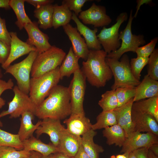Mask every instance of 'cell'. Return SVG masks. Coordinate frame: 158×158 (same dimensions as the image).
<instances>
[{
  "label": "cell",
  "instance_id": "50",
  "mask_svg": "<svg viewBox=\"0 0 158 158\" xmlns=\"http://www.w3.org/2000/svg\"><path fill=\"white\" fill-rule=\"evenodd\" d=\"M53 154L55 158H75L74 157H70L59 152H56Z\"/></svg>",
  "mask_w": 158,
  "mask_h": 158
},
{
  "label": "cell",
  "instance_id": "33",
  "mask_svg": "<svg viewBox=\"0 0 158 158\" xmlns=\"http://www.w3.org/2000/svg\"><path fill=\"white\" fill-rule=\"evenodd\" d=\"M10 146L18 150L23 149L22 142L18 134H13L0 128V147Z\"/></svg>",
  "mask_w": 158,
  "mask_h": 158
},
{
  "label": "cell",
  "instance_id": "15",
  "mask_svg": "<svg viewBox=\"0 0 158 158\" xmlns=\"http://www.w3.org/2000/svg\"><path fill=\"white\" fill-rule=\"evenodd\" d=\"M131 117L135 131L150 133L158 136V122L153 116L132 109Z\"/></svg>",
  "mask_w": 158,
  "mask_h": 158
},
{
  "label": "cell",
  "instance_id": "5",
  "mask_svg": "<svg viewBox=\"0 0 158 158\" xmlns=\"http://www.w3.org/2000/svg\"><path fill=\"white\" fill-rule=\"evenodd\" d=\"M105 60L114 78L111 89L115 90L119 87H136L140 83V81L136 79L132 74L130 60L127 54L123 55L120 61L107 57Z\"/></svg>",
  "mask_w": 158,
  "mask_h": 158
},
{
  "label": "cell",
  "instance_id": "22",
  "mask_svg": "<svg viewBox=\"0 0 158 158\" xmlns=\"http://www.w3.org/2000/svg\"><path fill=\"white\" fill-rule=\"evenodd\" d=\"M71 19L75 23L76 28L79 32L84 37L89 49L95 50L101 49L102 46L96 35L98 29L95 28L92 30L89 28L80 21L73 12L72 13Z\"/></svg>",
  "mask_w": 158,
  "mask_h": 158
},
{
  "label": "cell",
  "instance_id": "16",
  "mask_svg": "<svg viewBox=\"0 0 158 158\" xmlns=\"http://www.w3.org/2000/svg\"><path fill=\"white\" fill-rule=\"evenodd\" d=\"M64 128L60 120L46 118L42 119L35 133L37 138L42 134H47L49 136L51 143L57 147L59 144L61 133Z\"/></svg>",
  "mask_w": 158,
  "mask_h": 158
},
{
  "label": "cell",
  "instance_id": "31",
  "mask_svg": "<svg viewBox=\"0 0 158 158\" xmlns=\"http://www.w3.org/2000/svg\"><path fill=\"white\" fill-rule=\"evenodd\" d=\"M25 0H9L10 7L13 10L17 18L15 23L20 30L24 28L26 24L32 22L25 12Z\"/></svg>",
  "mask_w": 158,
  "mask_h": 158
},
{
  "label": "cell",
  "instance_id": "40",
  "mask_svg": "<svg viewBox=\"0 0 158 158\" xmlns=\"http://www.w3.org/2000/svg\"><path fill=\"white\" fill-rule=\"evenodd\" d=\"M88 0H64L62 4L66 5L71 11H72L77 16L82 11V8Z\"/></svg>",
  "mask_w": 158,
  "mask_h": 158
},
{
  "label": "cell",
  "instance_id": "49",
  "mask_svg": "<svg viewBox=\"0 0 158 158\" xmlns=\"http://www.w3.org/2000/svg\"><path fill=\"white\" fill-rule=\"evenodd\" d=\"M150 150L157 156H158V143L152 145L149 148Z\"/></svg>",
  "mask_w": 158,
  "mask_h": 158
},
{
  "label": "cell",
  "instance_id": "38",
  "mask_svg": "<svg viewBox=\"0 0 158 158\" xmlns=\"http://www.w3.org/2000/svg\"><path fill=\"white\" fill-rule=\"evenodd\" d=\"M147 75L152 79L158 80V49H154L149 58Z\"/></svg>",
  "mask_w": 158,
  "mask_h": 158
},
{
  "label": "cell",
  "instance_id": "46",
  "mask_svg": "<svg viewBox=\"0 0 158 158\" xmlns=\"http://www.w3.org/2000/svg\"><path fill=\"white\" fill-rule=\"evenodd\" d=\"M151 0H138L137 1V4L136 8V11L133 18H136L138 11L139 10L141 6L144 4H149L152 2Z\"/></svg>",
  "mask_w": 158,
  "mask_h": 158
},
{
  "label": "cell",
  "instance_id": "24",
  "mask_svg": "<svg viewBox=\"0 0 158 158\" xmlns=\"http://www.w3.org/2000/svg\"><path fill=\"white\" fill-rule=\"evenodd\" d=\"M24 150L34 151L42 155L47 156L51 154L59 152L58 148L52 143L46 144L33 136L22 141Z\"/></svg>",
  "mask_w": 158,
  "mask_h": 158
},
{
  "label": "cell",
  "instance_id": "14",
  "mask_svg": "<svg viewBox=\"0 0 158 158\" xmlns=\"http://www.w3.org/2000/svg\"><path fill=\"white\" fill-rule=\"evenodd\" d=\"M10 34L11 37L10 54L6 61L1 65L2 67L5 70L17 59L31 51H37L35 47L21 40L16 32H11Z\"/></svg>",
  "mask_w": 158,
  "mask_h": 158
},
{
  "label": "cell",
  "instance_id": "48",
  "mask_svg": "<svg viewBox=\"0 0 158 158\" xmlns=\"http://www.w3.org/2000/svg\"><path fill=\"white\" fill-rule=\"evenodd\" d=\"M9 0H0V8L9 9L10 7L9 5Z\"/></svg>",
  "mask_w": 158,
  "mask_h": 158
},
{
  "label": "cell",
  "instance_id": "23",
  "mask_svg": "<svg viewBox=\"0 0 158 158\" xmlns=\"http://www.w3.org/2000/svg\"><path fill=\"white\" fill-rule=\"evenodd\" d=\"M35 116L30 111L25 112L21 116L20 126L18 134L22 142L32 136L34 132L41 123L42 120H40L35 125L33 123L32 121Z\"/></svg>",
  "mask_w": 158,
  "mask_h": 158
},
{
  "label": "cell",
  "instance_id": "37",
  "mask_svg": "<svg viewBox=\"0 0 158 158\" xmlns=\"http://www.w3.org/2000/svg\"><path fill=\"white\" fill-rule=\"evenodd\" d=\"M149 59V57L139 56L131 59L130 65L131 71L137 80L140 81L141 72L145 66L147 64Z\"/></svg>",
  "mask_w": 158,
  "mask_h": 158
},
{
  "label": "cell",
  "instance_id": "54",
  "mask_svg": "<svg viewBox=\"0 0 158 158\" xmlns=\"http://www.w3.org/2000/svg\"><path fill=\"white\" fill-rule=\"evenodd\" d=\"M41 158H55L53 154H51L47 156L42 155Z\"/></svg>",
  "mask_w": 158,
  "mask_h": 158
},
{
  "label": "cell",
  "instance_id": "18",
  "mask_svg": "<svg viewBox=\"0 0 158 158\" xmlns=\"http://www.w3.org/2000/svg\"><path fill=\"white\" fill-rule=\"evenodd\" d=\"M81 145V137L74 135L64 128L60 135L58 148L59 152L74 157Z\"/></svg>",
  "mask_w": 158,
  "mask_h": 158
},
{
  "label": "cell",
  "instance_id": "12",
  "mask_svg": "<svg viewBox=\"0 0 158 158\" xmlns=\"http://www.w3.org/2000/svg\"><path fill=\"white\" fill-rule=\"evenodd\" d=\"M157 143H158V138L156 135L149 133L134 131L126 139L121 152L129 153L140 148H149L152 145Z\"/></svg>",
  "mask_w": 158,
  "mask_h": 158
},
{
  "label": "cell",
  "instance_id": "27",
  "mask_svg": "<svg viewBox=\"0 0 158 158\" xmlns=\"http://www.w3.org/2000/svg\"><path fill=\"white\" fill-rule=\"evenodd\" d=\"M80 58L74 53L72 47L69 49L59 67V71L61 79L64 77H69L75 71L80 68L78 60Z\"/></svg>",
  "mask_w": 158,
  "mask_h": 158
},
{
  "label": "cell",
  "instance_id": "45",
  "mask_svg": "<svg viewBox=\"0 0 158 158\" xmlns=\"http://www.w3.org/2000/svg\"><path fill=\"white\" fill-rule=\"evenodd\" d=\"M148 147H143L136 150L133 152L136 158H148Z\"/></svg>",
  "mask_w": 158,
  "mask_h": 158
},
{
  "label": "cell",
  "instance_id": "57",
  "mask_svg": "<svg viewBox=\"0 0 158 158\" xmlns=\"http://www.w3.org/2000/svg\"><path fill=\"white\" fill-rule=\"evenodd\" d=\"M3 126V123L0 120V127H2Z\"/></svg>",
  "mask_w": 158,
  "mask_h": 158
},
{
  "label": "cell",
  "instance_id": "9",
  "mask_svg": "<svg viewBox=\"0 0 158 158\" xmlns=\"http://www.w3.org/2000/svg\"><path fill=\"white\" fill-rule=\"evenodd\" d=\"M13 90L14 97L11 101L8 103V109L0 113V118L9 115L10 118H16L26 111L32 112L35 114L37 107L29 96L21 91L17 85L15 86Z\"/></svg>",
  "mask_w": 158,
  "mask_h": 158
},
{
  "label": "cell",
  "instance_id": "17",
  "mask_svg": "<svg viewBox=\"0 0 158 158\" xmlns=\"http://www.w3.org/2000/svg\"><path fill=\"white\" fill-rule=\"evenodd\" d=\"M63 27L71 43L72 47L74 54L79 58L86 60L89 49L84 39L81 37L76 28L73 27L69 23Z\"/></svg>",
  "mask_w": 158,
  "mask_h": 158
},
{
  "label": "cell",
  "instance_id": "42",
  "mask_svg": "<svg viewBox=\"0 0 158 158\" xmlns=\"http://www.w3.org/2000/svg\"><path fill=\"white\" fill-rule=\"evenodd\" d=\"M14 85V83L11 78L9 79L7 81L1 79L0 80V109L5 104V100L1 97V95L5 91L13 89Z\"/></svg>",
  "mask_w": 158,
  "mask_h": 158
},
{
  "label": "cell",
  "instance_id": "58",
  "mask_svg": "<svg viewBox=\"0 0 158 158\" xmlns=\"http://www.w3.org/2000/svg\"><path fill=\"white\" fill-rule=\"evenodd\" d=\"M110 158H116V156L114 155L111 156Z\"/></svg>",
  "mask_w": 158,
  "mask_h": 158
},
{
  "label": "cell",
  "instance_id": "13",
  "mask_svg": "<svg viewBox=\"0 0 158 158\" xmlns=\"http://www.w3.org/2000/svg\"><path fill=\"white\" fill-rule=\"evenodd\" d=\"M37 23L32 22L26 24L24 28L28 35L26 42L35 47L38 54L47 50L51 47L49 42L48 36L39 28Z\"/></svg>",
  "mask_w": 158,
  "mask_h": 158
},
{
  "label": "cell",
  "instance_id": "52",
  "mask_svg": "<svg viewBox=\"0 0 158 158\" xmlns=\"http://www.w3.org/2000/svg\"><path fill=\"white\" fill-rule=\"evenodd\" d=\"M148 158H158V156L154 154V153L150 149L148 151Z\"/></svg>",
  "mask_w": 158,
  "mask_h": 158
},
{
  "label": "cell",
  "instance_id": "25",
  "mask_svg": "<svg viewBox=\"0 0 158 158\" xmlns=\"http://www.w3.org/2000/svg\"><path fill=\"white\" fill-rule=\"evenodd\" d=\"M97 134V132L91 129L81 137V145L85 152L91 158H99V154L104 151L102 146L94 142V138Z\"/></svg>",
  "mask_w": 158,
  "mask_h": 158
},
{
  "label": "cell",
  "instance_id": "7",
  "mask_svg": "<svg viewBox=\"0 0 158 158\" xmlns=\"http://www.w3.org/2000/svg\"><path fill=\"white\" fill-rule=\"evenodd\" d=\"M133 11L130 12L127 24L123 31L119 33L118 39L122 40L120 47L116 50L107 54V57L119 60L126 52L132 51L135 53L137 48L145 43L143 35L133 34L131 31V25L133 17Z\"/></svg>",
  "mask_w": 158,
  "mask_h": 158
},
{
  "label": "cell",
  "instance_id": "1",
  "mask_svg": "<svg viewBox=\"0 0 158 158\" xmlns=\"http://www.w3.org/2000/svg\"><path fill=\"white\" fill-rule=\"evenodd\" d=\"M71 114L70 98L68 87L57 85L37 107L35 115L43 119L51 118L60 120Z\"/></svg>",
  "mask_w": 158,
  "mask_h": 158
},
{
  "label": "cell",
  "instance_id": "2",
  "mask_svg": "<svg viewBox=\"0 0 158 158\" xmlns=\"http://www.w3.org/2000/svg\"><path fill=\"white\" fill-rule=\"evenodd\" d=\"M107 54L103 50L90 49L87 60L82 62L81 70L86 79L92 86L97 87H104L113 76L105 60Z\"/></svg>",
  "mask_w": 158,
  "mask_h": 158
},
{
  "label": "cell",
  "instance_id": "4",
  "mask_svg": "<svg viewBox=\"0 0 158 158\" xmlns=\"http://www.w3.org/2000/svg\"><path fill=\"white\" fill-rule=\"evenodd\" d=\"M66 56L63 50L55 45L38 54L32 66L30 75L32 78L38 77L59 66Z\"/></svg>",
  "mask_w": 158,
  "mask_h": 158
},
{
  "label": "cell",
  "instance_id": "29",
  "mask_svg": "<svg viewBox=\"0 0 158 158\" xmlns=\"http://www.w3.org/2000/svg\"><path fill=\"white\" fill-rule=\"evenodd\" d=\"M54 11L52 16V27L56 29L60 26H63L69 23L72 13L65 5H53Z\"/></svg>",
  "mask_w": 158,
  "mask_h": 158
},
{
  "label": "cell",
  "instance_id": "6",
  "mask_svg": "<svg viewBox=\"0 0 158 158\" xmlns=\"http://www.w3.org/2000/svg\"><path fill=\"white\" fill-rule=\"evenodd\" d=\"M38 54L37 51H31L22 61L10 65L5 70L6 73L11 74L16 79L19 89L28 95L29 92L32 66Z\"/></svg>",
  "mask_w": 158,
  "mask_h": 158
},
{
  "label": "cell",
  "instance_id": "41",
  "mask_svg": "<svg viewBox=\"0 0 158 158\" xmlns=\"http://www.w3.org/2000/svg\"><path fill=\"white\" fill-rule=\"evenodd\" d=\"M0 40L10 47L11 37L10 32L7 30L5 20L1 18L0 16Z\"/></svg>",
  "mask_w": 158,
  "mask_h": 158
},
{
  "label": "cell",
  "instance_id": "32",
  "mask_svg": "<svg viewBox=\"0 0 158 158\" xmlns=\"http://www.w3.org/2000/svg\"><path fill=\"white\" fill-rule=\"evenodd\" d=\"M96 122L92 125L94 130L105 128L117 124L115 114L113 110L102 111L97 116Z\"/></svg>",
  "mask_w": 158,
  "mask_h": 158
},
{
  "label": "cell",
  "instance_id": "11",
  "mask_svg": "<svg viewBox=\"0 0 158 158\" xmlns=\"http://www.w3.org/2000/svg\"><path fill=\"white\" fill-rule=\"evenodd\" d=\"M78 17L83 23L93 25L95 28L108 25L112 21L106 14L105 7L97 5L95 3L87 9L82 11Z\"/></svg>",
  "mask_w": 158,
  "mask_h": 158
},
{
  "label": "cell",
  "instance_id": "59",
  "mask_svg": "<svg viewBox=\"0 0 158 158\" xmlns=\"http://www.w3.org/2000/svg\"></svg>",
  "mask_w": 158,
  "mask_h": 158
},
{
  "label": "cell",
  "instance_id": "55",
  "mask_svg": "<svg viewBox=\"0 0 158 158\" xmlns=\"http://www.w3.org/2000/svg\"><path fill=\"white\" fill-rule=\"evenodd\" d=\"M128 158H136L133 152L130 153Z\"/></svg>",
  "mask_w": 158,
  "mask_h": 158
},
{
  "label": "cell",
  "instance_id": "35",
  "mask_svg": "<svg viewBox=\"0 0 158 158\" xmlns=\"http://www.w3.org/2000/svg\"><path fill=\"white\" fill-rule=\"evenodd\" d=\"M136 87H119L115 92L118 101V107L121 106L133 98L135 94Z\"/></svg>",
  "mask_w": 158,
  "mask_h": 158
},
{
  "label": "cell",
  "instance_id": "21",
  "mask_svg": "<svg viewBox=\"0 0 158 158\" xmlns=\"http://www.w3.org/2000/svg\"><path fill=\"white\" fill-rule=\"evenodd\" d=\"M158 96V81L147 74L140 83L136 86L134 102Z\"/></svg>",
  "mask_w": 158,
  "mask_h": 158
},
{
  "label": "cell",
  "instance_id": "3",
  "mask_svg": "<svg viewBox=\"0 0 158 158\" xmlns=\"http://www.w3.org/2000/svg\"><path fill=\"white\" fill-rule=\"evenodd\" d=\"M59 66L36 78H30L29 95L37 107L47 97L51 89L58 85L60 78Z\"/></svg>",
  "mask_w": 158,
  "mask_h": 158
},
{
  "label": "cell",
  "instance_id": "56",
  "mask_svg": "<svg viewBox=\"0 0 158 158\" xmlns=\"http://www.w3.org/2000/svg\"><path fill=\"white\" fill-rule=\"evenodd\" d=\"M3 75L1 69L0 68V80L3 77Z\"/></svg>",
  "mask_w": 158,
  "mask_h": 158
},
{
  "label": "cell",
  "instance_id": "43",
  "mask_svg": "<svg viewBox=\"0 0 158 158\" xmlns=\"http://www.w3.org/2000/svg\"><path fill=\"white\" fill-rule=\"evenodd\" d=\"M10 51V47L0 40V63L4 64L7 59Z\"/></svg>",
  "mask_w": 158,
  "mask_h": 158
},
{
  "label": "cell",
  "instance_id": "10",
  "mask_svg": "<svg viewBox=\"0 0 158 158\" xmlns=\"http://www.w3.org/2000/svg\"><path fill=\"white\" fill-rule=\"evenodd\" d=\"M128 18L127 13H121L117 17L114 24L108 28L103 27L97 35L100 44L107 54L116 50L120 47L121 44L118 39L119 28Z\"/></svg>",
  "mask_w": 158,
  "mask_h": 158
},
{
  "label": "cell",
  "instance_id": "53",
  "mask_svg": "<svg viewBox=\"0 0 158 158\" xmlns=\"http://www.w3.org/2000/svg\"><path fill=\"white\" fill-rule=\"evenodd\" d=\"M129 153L127 152L124 153L122 154H118L116 156V158H128Z\"/></svg>",
  "mask_w": 158,
  "mask_h": 158
},
{
  "label": "cell",
  "instance_id": "44",
  "mask_svg": "<svg viewBox=\"0 0 158 158\" xmlns=\"http://www.w3.org/2000/svg\"><path fill=\"white\" fill-rule=\"evenodd\" d=\"M28 4L34 6L36 9L38 8L41 6L49 4H51L54 2L52 0H25Z\"/></svg>",
  "mask_w": 158,
  "mask_h": 158
},
{
  "label": "cell",
  "instance_id": "28",
  "mask_svg": "<svg viewBox=\"0 0 158 158\" xmlns=\"http://www.w3.org/2000/svg\"><path fill=\"white\" fill-rule=\"evenodd\" d=\"M132 109L151 115L158 122V96L134 102Z\"/></svg>",
  "mask_w": 158,
  "mask_h": 158
},
{
  "label": "cell",
  "instance_id": "30",
  "mask_svg": "<svg viewBox=\"0 0 158 158\" xmlns=\"http://www.w3.org/2000/svg\"><path fill=\"white\" fill-rule=\"evenodd\" d=\"M53 11L54 6L51 4L42 6L34 10V16L38 20L37 23L40 28L46 30L52 27Z\"/></svg>",
  "mask_w": 158,
  "mask_h": 158
},
{
  "label": "cell",
  "instance_id": "19",
  "mask_svg": "<svg viewBox=\"0 0 158 158\" xmlns=\"http://www.w3.org/2000/svg\"><path fill=\"white\" fill-rule=\"evenodd\" d=\"M133 98L123 105L117 107L113 110L117 124L123 129L126 138L130 134L135 131L131 117L132 106L134 102Z\"/></svg>",
  "mask_w": 158,
  "mask_h": 158
},
{
  "label": "cell",
  "instance_id": "39",
  "mask_svg": "<svg viewBox=\"0 0 158 158\" xmlns=\"http://www.w3.org/2000/svg\"><path fill=\"white\" fill-rule=\"evenodd\" d=\"M158 40L157 37L152 40L150 42L147 44L137 48L135 52L137 56L149 57L152 53Z\"/></svg>",
  "mask_w": 158,
  "mask_h": 158
},
{
  "label": "cell",
  "instance_id": "26",
  "mask_svg": "<svg viewBox=\"0 0 158 158\" xmlns=\"http://www.w3.org/2000/svg\"><path fill=\"white\" fill-rule=\"evenodd\" d=\"M102 134L106 138L108 145L115 144L120 147L122 146L126 138L124 130L117 124L104 128Z\"/></svg>",
  "mask_w": 158,
  "mask_h": 158
},
{
  "label": "cell",
  "instance_id": "34",
  "mask_svg": "<svg viewBox=\"0 0 158 158\" xmlns=\"http://www.w3.org/2000/svg\"><path fill=\"white\" fill-rule=\"evenodd\" d=\"M98 104L103 111L113 110L118 106V101L115 90L106 91L102 94Z\"/></svg>",
  "mask_w": 158,
  "mask_h": 158
},
{
  "label": "cell",
  "instance_id": "51",
  "mask_svg": "<svg viewBox=\"0 0 158 158\" xmlns=\"http://www.w3.org/2000/svg\"><path fill=\"white\" fill-rule=\"evenodd\" d=\"M42 155L39 152L34 151H30V155L28 158H41Z\"/></svg>",
  "mask_w": 158,
  "mask_h": 158
},
{
  "label": "cell",
  "instance_id": "47",
  "mask_svg": "<svg viewBox=\"0 0 158 158\" xmlns=\"http://www.w3.org/2000/svg\"><path fill=\"white\" fill-rule=\"evenodd\" d=\"M74 157L75 158H91L85 152L81 145L74 156Z\"/></svg>",
  "mask_w": 158,
  "mask_h": 158
},
{
  "label": "cell",
  "instance_id": "20",
  "mask_svg": "<svg viewBox=\"0 0 158 158\" xmlns=\"http://www.w3.org/2000/svg\"><path fill=\"white\" fill-rule=\"evenodd\" d=\"M63 123L66 124V129L68 132L77 136H83L92 129V124L85 115L71 114Z\"/></svg>",
  "mask_w": 158,
  "mask_h": 158
},
{
  "label": "cell",
  "instance_id": "36",
  "mask_svg": "<svg viewBox=\"0 0 158 158\" xmlns=\"http://www.w3.org/2000/svg\"><path fill=\"white\" fill-rule=\"evenodd\" d=\"M30 152L10 146L0 147V158H28Z\"/></svg>",
  "mask_w": 158,
  "mask_h": 158
},
{
  "label": "cell",
  "instance_id": "8",
  "mask_svg": "<svg viewBox=\"0 0 158 158\" xmlns=\"http://www.w3.org/2000/svg\"><path fill=\"white\" fill-rule=\"evenodd\" d=\"M73 74V78L68 87L70 98L71 114L85 115L83 103L86 79L80 68Z\"/></svg>",
  "mask_w": 158,
  "mask_h": 158
}]
</instances>
